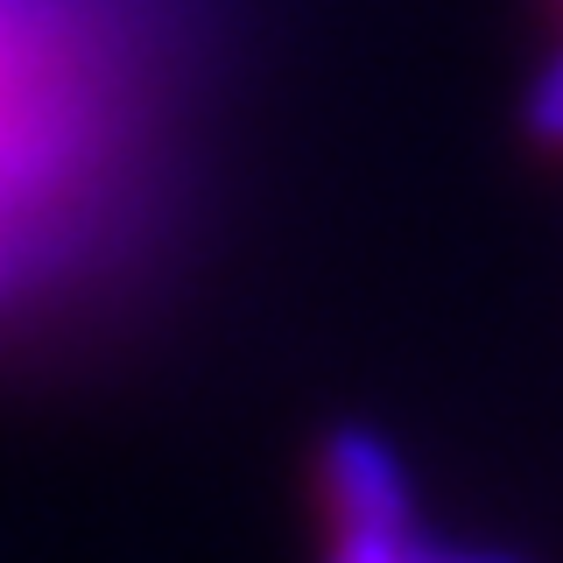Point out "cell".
Here are the masks:
<instances>
[{
	"instance_id": "cell-3",
	"label": "cell",
	"mask_w": 563,
	"mask_h": 563,
	"mask_svg": "<svg viewBox=\"0 0 563 563\" xmlns=\"http://www.w3.org/2000/svg\"><path fill=\"white\" fill-rule=\"evenodd\" d=\"M542 120H550V134L563 141V64L550 70V92H542Z\"/></svg>"
},
{
	"instance_id": "cell-1",
	"label": "cell",
	"mask_w": 563,
	"mask_h": 563,
	"mask_svg": "<svg viewBox=\"0 0 563 563\" xmlns=\"http://www.w3.org/2000/svg\"><path fill=\"white\" fill-rule=\"evenodd\" d=\"M141 0H0V317L106 254L148 163Z\"/></svg>"
},
{
	"instance_id": "cell-2",
	"label": "cell",
	"mask_w": 563,
	"mask_h": 563,
	"mask_svg": "<svg viewBox=\"0 0 563 563\" xmlns=\"http://www.w3.org/2000/svg\"><path fill=\"white\" fill-rule=\"evenodd\" d=\"M324 563H500L472 556L422 528L401 472L374 444H339L324 457Z\"/></svg>"
}]
</instances>
